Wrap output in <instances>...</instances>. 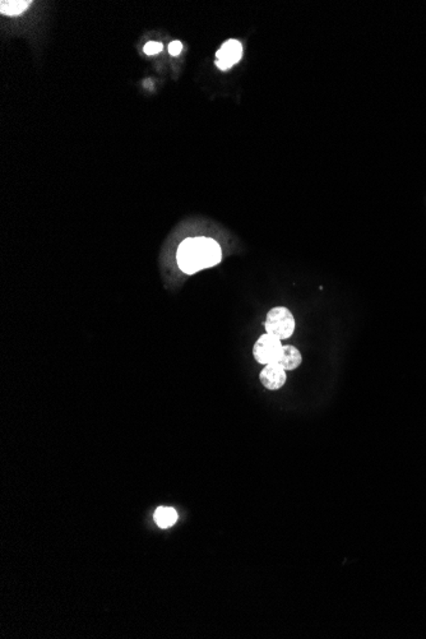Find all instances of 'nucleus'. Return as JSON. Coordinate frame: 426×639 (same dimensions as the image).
<instances>
[{"label": "nucleus", "mask_w": 426, "mask_h": 639, "mask_svg": "<svg viewBox=\"0 0 426 639\" xmlns=\"http://www.w3.org/2000/svg\"><path fill=\"white\" fill-rule=\"evenodd\" d=\"M177 259L179 268L184 273L194 275L221 262V247L211 238H188L180 244Z\"/></svg>", "instance_id": "obj_1"}, {"label": "nucleus", "mask_w": 426, "mask_h": 639, "mask_svg": "<svg viewBox=\"0 0 426 639\" xmlns=\"http://www.w3.org/2000/svg\"><path fill=\"white\" fill-rule=\"evenodd\" d=\"M295 318L293 313L284 306H276L267 313L265 328L266 333L284 341L293 336L295 330Z\"/></svg>", "instance_id": "obj_2"}, {"label": "nucleus", "mask_w": 426, "mask_h": 639, "mask_svg": "<svg viewBox=\"0 0 426 639\" xmlns=\"http://www.w3.org/2000/svg\"><path fill=\"white\" fill-rule=\"evenodd\" d=\"M282 347L284 345L278 338L265 333L258 338L257 342L254 344L253 356L259 364L268 365L277 363L278 357L281 355Z\"/></svg>", "instance_id": "obj_3"}, {"label": "nucleus", "mask_w": 426, "mask_h": 639, "mask_svg": "<svg viewBox=\"0 0 426 639\" xmlns=\"http://www.w3.org/2000/svg\"><path fill=\"white\" fill-rule=\"evenodd\" d=\"M286 370L277 363L266 365L259 374V381L268 391L281 390L286 383Z\"/></svg>", "instance_id": "obj_4"}, {"label": "nucleus", "mask_w": 426, "mask_h": 639, "mask_svg": "<svg viewBox=\"0 0 426 639\" xmlns=\"http://www.w3.org/2000/svg\"><path fill=\"white\" fill-rule=\"evenodd\" d=\"M216 56H217L216 65L222 71H226L241 59L243 45L240 44L238 40H229L222 45L221 49L217 52Z\"/></svg>", "instance_id": "obj_5"}, {"label": "nucleus", "mask_w": 426, "mask_h": 639, "mask_svg": "<svg viewBox=\"0 0 426 639\" xmlns=\"http://www.w3.org/2000/svg\"><path fill=\"white\" fill-rule=\"evenodd\" d=\"M302 363V352L291 345L282 347L281 355L278 357L277 364L281 365L286 372L298 369Z\"/></svg>", "instance_id": "obj_6"}, {"label": "nucleus", "mask_w": 426, "mask_h": 639, "mask_svg": "<svg viewBox=\"0 0 426 639\" xmlns=\"http://www.w3.org/2000/svg\"><path fill=\"white\" fill-rule=\"evenodd\" d=\"M178 512L172 506H159L153 513V521L161 530L172 527L178 521Z\"/></svg>", "instance_id": "obj_7"}, {"label": "nucleus", "mask_w": 426, "mask_h": 639, "mask_svg": "<svg viewBox=\"0 0 426 639\" xmlns=\"http://www.w3.org/2000/svg\"><path fill=\"white\" fill-rule=\"evenodd\" d=\"M30 0H3L0 3V12L5 16H19L30 7Z\"/></svg>", "instance_id": "obj_8"}, {"label": "nucleus", "mask_w": 426, "mask_h": 639, "mask_svg": "<svg viewBox=\"0 0 426 639\" xmlns=\"http://www.w3.org/2000/svg\"><path fill=\"white\" fill-rule=\"evenodd\" d=\"M144 53L147 55H156V54L161 53L162 52V44L160 43H156V41H151L148 44L144 45Z\"/></svg>", "instance_id": "obj_9"}, {"label": "nucleus", "mask_w": 426, "mask_h": 639, "mask_svg": "<svg viewBox=\"0 0 426 639\" xmlns=\"http://www.w3.org/2000/svg\"><path fill=\"white\" fill-rule=\"evenodd\" d=\"M181 50H183V44L180 41H172L169 45V53L174 55V56H177V55L181 53Z\"/></svg>", "instance_id": "obj_10"}]
</instances>
